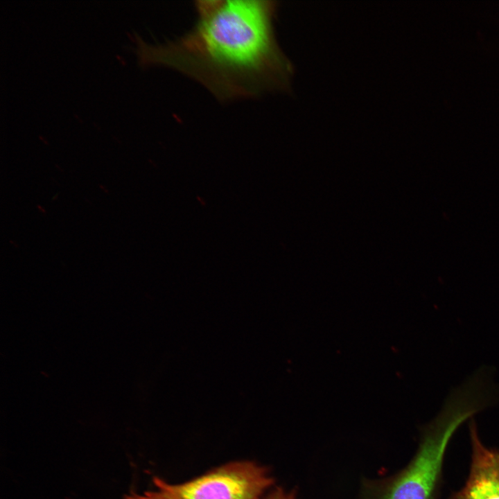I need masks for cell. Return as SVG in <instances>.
<instances>
[{
	"instance_id": "cell-1",
	"label": "cell",
	"mask_w": 499,
	"mask_h": 499,
	"mask_svg": "<svg viewBox=\"0 0 499 499\" xmlns=\"http://www.w3.org/2000/svg\"><path fill=\"white\" fill-rule=\"evenodd\" d=\"M196 20L177 38L150 44L136 35L140 65L171 68L221 102L289 93L295 68L281 48L277 1H195Z\"/></svg>"
},
{
	"instance_id": "cell-2",
	"label": "cell",
	"mask_w": 499,
	"mask_h": 499,
	"mask_svg": "<svg viewBox=\"0 0 499 499\" xmlns=\"http://www.w3.org/2000/svg\"><path fill=\"white\" fill-rule=\"evenodd\" d=\"M479 412L480 406L472 396L452 391L440 412L424 428L409 463L392 475L364 479L360 499H437L448 444L459 427Z\"/></svg>"
},
{
	"instance_id": "cell-3",
	"label": "cell",
	"mask_w": 499,
	"mask_h": 499,
	"mask_svg": "<svg viewBox=\"0 0 499 499\" xmlns=\"http://www.w3.org/2000/svg\"><path fill=\"white\" fill-rule=\"evenodd\" d=\"M273 484L266 467L235 461L182 483L155 477L152 489L132 493L128 499H261Z\"/></svg>"
},
{
	"instance_id": "cell-4",
	"label": "cell",
	"mask_w": 499,
	"mask_h": 499,
	"mask_svg": "<svg viewBox=\"0 0 499 499\" xmlns=\"http://www.w3.org/2000/svg\"><path fill=\"white\" fill-rule=\"evenodd\" d=\"M471 464L464 486L450 499H499V450L485 446L470 423Z\"/></svg>"
},
{
	"instance_id": "cell-5",
	"label": "cell",
	"mask_w": 499,
	"mask_h": 499,
	"mask_svg": "<svg viewBox=\"0 0 499 499\" xmlns=\"http://www.w3.org/2000/svg\"><path fill=\"white\" fill-rule=\"evenodd\" d=\"M261 499H299L294 490L288 491L283 488L277 487L268 492Z\"/></svg>"
}]
</instances>
